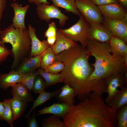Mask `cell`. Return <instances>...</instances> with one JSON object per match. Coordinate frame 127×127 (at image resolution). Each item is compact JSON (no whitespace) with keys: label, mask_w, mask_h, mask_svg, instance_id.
I'll return each instance as SVG.
<instances>
[{"label":"cell","mask_w":127,"mask_h":127,"mask_svg":"<svg viewBox=\"0 0 127 127\" xmlns=\"http://www.w3.org/2000/svg\"><path fill=\"white\" fill-rule=\"evenodd\" d=\"M116 112L102 96L90 97L72 106L63 119L67 127H115Z\"/></svg>","instance_id":"obj_2"},{"label":"cell","mask_w":127,"mask_h":127,"mask_svg":"<svg viewBox=\"0 0 127 127\" xmlns=\"http://www.w3.org/2000/svg\"><path fill=\"white\" fill-rule=\"evenodd\" d=\"M60 89V92L56 98L59 102L74 105L75 96L73 88L68 84H65Z\"/></svg>","instance_id":"obj_21"},{"label":"cell","mask_w":127,"mask_h":127,"mask_svg":"<svg viewBox=\"0 0 127 127\" xmlns=\"http://www.w3.org/2000/svg\"><path fill=\"white\" fill-rule=\"evenodd\" d=\"M11 93L13 96L28 103L33 101L34 98L31 91L21 83L11 86Z\"/></svg>","instance_id":"obj_19"},{"label":"cell","mask_w":127,"mask_h":127,"mask_svg":"<svg viewBox=\"0 0 127 127\" xmlns=\"http://www.w3.org/2000/svg\"><path fill=\"white\" fill-rule=\"evenodd\" d=\"M4 105L3 102H0V120L4 121Z\"/></svg>","instance_id":"obj_39"},{"label":"cell","mask_w":127,"mask_h":127,"mask_svg":"<svg viewBox=\"0 0 127 127\" xmlns=\"http://www.w3.org/2000/svg\"><path fill=\"white\" fill-rule=\"evenodd\" d=\"M64 64L62 62L55 61L47 68L44 70L48 73L54 74H59L64 67Z\"/></svg>","instance_id":"obj_31"},{"label":"cell","mask_w":127,"mask_h":127,"mask_svg":"<svg viewBox=\"0 0 127 127\" xmlns=\"http://www.w3.org/2000/svg\"><path fill=\"white\" fill-rule=\"evenodd\" d=\"M76 6L89 24L102 23L103 18L98 6L90 0H75Z\"/></svg>","instance_id":"obj_7"},{"label":"cell","mask_w":127,"mask_h":127,"mask_svg":"<svg viewBox=\"0 0 127 127\" xmlns=\"http://www.w3.org/2000/svg\"><path fill=\"white\" fill-rule=\"evenodd\" d=\"M108 104L117 111L123 106L127 105V86L119 90Z\"/></svg>","instance_id":"obj_22"},{"label":"cell","mask_w":127,"mask_h":127,"mask_svg":"<svg viewBox=\"0 0 127 127\" xmlns=\"http://www.w3.org/2000/svg\"><path fill=\"white\" fill-rule=\"evenodd\" d=\"M39 75L38 71H34L26 73L23 75L21 83L31 91L36 76Z\"/></svg>","instance_id":"obj_30"},{"label":"cell","mask_w":127,"mask_h":127,"mask_svg":"<svg viewBox=\"0 0 127 127\" xmlns=\"http://www.w3.org/2000/svg\"><path fill=\"white\" fill-rule=\"evenodd\" d=\"M118 127H127V105H124L117 111Z\"/></svg>","instance_id":"obj_29"},{"label":"cell","mask_w":127,"mask_h":127,"mask_svg":"<svg viewBox=\"0 0 127 127\" xmlns=\"http://www.w3.org/2000/svg\"><path fill=\"white\" fill-rule=\"evenodd\" d=\"M56 36L47 38V42L50 47L53 45L55 44L56 40Z\"/></svg>","instance_id":"obj_40"},{"label":"cell","mask_w":127,"mask_h":127,"mask_svg":"<svg viewBox=\"0 0 127 127\" xmlns=\"http://www.w3.org/2000/svg\"><path fill=\"white\" fill-rule=\"evenodd\" d=\"M28 1L30 3H34L37 5L42 3L49 4V3L47 0H28Z\"/></svg>","instance_id":"obj_38"},{"label":"cell","mask_w":127,"mask_h":127,"mask_svg":"<svg viewBox=\"0 0 127 127\" xmlns=\"http://www.w3.org/2000/svg\"><path fill=\"white\" fill-rule=\"evenodd\" d=\"M36 11L38 17L40 20L49 22L51 19H56L59 20V25L61 27L64 26L69 19L68 16L53 4L42 3L37 5Z\"/></svg>","instance_id":"obj_6"},{"label":"cell","mask_w":127,"mask_h":127,"mask_svg":"<svg viewBox=\"0 0 127 127\" xmlns=\"http://www.w3.org/2000/svg\"><path fill=\"white\" fill-rule=\"evenodd\" d=\"M37 75L36 76L32 91L36 93H40L46 88L45 82L43 79Z\"/></svg>","instance_id":"obj_32"},{"label":"cell","mask_w":127,"mask_h":127,"mask_svg":"<svg viewBox=\"0 0 127 127\" xmlns=\"http://www.w3.org/2000/svg\"><path fill=\"white\" fill-rule=\"evenodd\" d=\"M111 53L122 59L127 55L126 43L120 38L113 36L108 42Z\"/></svg>","instance_id":"obj_18"},{"label":"cell","mask_w":127,"mask_h":127,"mask_svg":"<svg viewBox=\"0 0 127 127\" xmlns=\"http://www.w3.org/2000/svg\"><path fill=\"white\" fill-rule=\"evenodd\" d=\"M42 55V53L34 56L25 57L22 61L16 71L23 75L35 71L40 67Z\"/></svg>","instance_id":"obj_15"},{"label":"cell","mask_w":127,"mask_h":127,"mask_svg":"<svg viewBox=\"0 0 127 127\" xmlns=\"http://www.w3.org/2000/svg\"><path fill=\"white\" fill-rule=\"evenodd\" d=\"M108 95L105 102L108 104L119 91L127 86V74L126 73L112 74L105 79Z\"/></svg>","instance_id":"obj_8"},{"label":"cell","mask_w":127,"mask_h":127,"mask_svg":"<svg viewBox=\"0 0 127 127\" xmlns=\"http://www.w3.org/2000/svg\"><path fill=\"white\" fill-rule=\"evenodd\" d=\"M41 68L45 70L56 61V55L50 46L42 53Z\"/></svg>","instance_id":"obj_26"},{"label":"cell","mask_w":127,"mask_h":127,"mask_svg":"<svg viewBox=\"0 0 127 127\" xmlns=\"http://www.w3.org/2000/svg\"><path fill=\"white\" fill-rule=\"evenodd\" d=\"M55 44L51 47L56 55L64 51L73 47L77 43L67 37L57 29Z\"/></svg>","instance_id":"obj_14"},{"label":"cell","mask_w":127,"mask_h":127,"mask_svg":"<svg viewBox=\"0 0 127 127\" xmlns=\"http://www.w3.org/2000/svg\"><path fill=\"white\" fill-rule=\"evenodd\" d=\"M12 98L4 99L3 101L4 105V121H6L11 127L13 126V117L11 107Z\"/></svg>","instance_id":"obj_28"},{"label":"cell","mask_w":127,"mask_h":127,"mask_svg":"<svg viewBox=\"0 0 127 127\" xmlns=\"http://www.w3.org/2000/svg\"><path fill=\"white\" fill-rule=\"evenodd\" d=\"M10 5L13 9L14 13L12 20L13 26L15 28L26 29L25 18L30 5L27 4L22 7L16 2L11 3Z\"/></svg>","instance_id":"obj_13"},{"label":"cell","mask_w":127,"mask_h":127,"mask_svg":"<svg viewBox=\"0 0 127 127\" xmlns=\"http://www.w3.org/2000/svg\"><path fill=\"white\" fill-rule=\"evenodd\" d=\"M90 55L95 58L94 69L90 81L105 79L114 74L125 73L127 68L122 59L111 52L108 42L101 43L88 40L86 47Z\"/></svg>","instance_id":"obj_3"},{"label":"cell","mask_w":127,"mask_h":127,"mask_svg":"<svg viewBox=\"0 0 127 127\" xmlns=\"http://www.w3.org/2000/svg\"><path fill=\"white\" fill-rule=\"evenodd\" d=\"M57 29L55 23L52 22L49 24L48 27L44 33V36L46 37L56 36Z\"/></svg>","instance_id":"obj_33"},{"label":"cell","mask_w":127,"mask_h":127,"mask_svg":"<svg viewBox=\"0 0 127 127\" xmlns=\"http://www.w3.org/2000/svg\"><path fill=\"white\" fill-rule=\"evenodd\" d=\"M103 24L111 32L113 36L117 37L127 42V18L112 20L104 17Z\"/></svg>","instance_id":"obj_9"},{"label":"cell","mask_w":127,"mask_h":127,"mask_svg":"<svg viewBox=\"0 0 127 127\" xmlns=\"http://www.w3.org/2000/svg\"><path fill=\"white\" fill-rule=\"evenodd\" d=\"M28 30L31 40V49L29 57L40 55L50 46L47 40L41 41L38 38L36 29L30 24L28 25Z\"/></svg>","instance_id":"obj_12"},{"label":"cell","mask_w":127,"mask_h":127,"mask_svg":"<svg viewBox=\"0 0 127 127\" xmlns=\"http://www.w3.org/2000/svg\"><path fill=\"white\" fill-rule=\"evenodd\" d=\"M60 91V89L50 92L44 91L39 93L38 97L33 101L31 108L25 115V117L28 118L30 116L32 111L37 107L41 105L49 100L56 98Z\"/></svg>","instance_id":"obj_20"},{"label":"cell","mask_w":127,"mask_h":127,"mask_svg":"<svg viewBox=\"0 0 127 127\" xmlns=\"http://www.w3.org/2000/svg\"><path fill=\"white\" fill-rule=\"evenodd\" d=\"M60 117L52 115L49 117L45 118L41 121L42 127H67L64 122L62 121Z\"/></svg>","instance_id":"obj_27"},{"label":"cell","mask_w":127,"mask_h":127,"mask_svg":"<svg viewBox=\"0 0 127 127\" xmlns=\"http://www.w3.org/2000/svg\"><path fill=\"white\" fill-rule=\"evenodd\" d=\"M2 29H1V27H0V34L1 33V32H2Z\"/></svg>","instance_id":"obj_42"},{"label":"cell","mask_w":127,"mask_h":127,"mask_svg":"<svg viewBox=\"0 0 127 127\" xmlns=\"http://www.w3.org/2000/svg\"><path fill=\"white\" fill-rule=\"evenodd\" d=\"M36 109H34L32 111L31 114L27 118V127H39L36 118Z\"/></svg>","instance_id":"obj_35"},{"label":"cell","mask_w":127,"mask_h":127,"mask_svg":"<svg viewBox=\"0 0 127 127\" xmlns=\"http://www.w3.org/2000/svg\"><path fill=\"white\" fill-rule=\"evenodd\" d=\"M39 75H41L45 81L46 88L51 86L63 82L60 74H54L46 72L41 68L38 71Z\"/></svg>","instance_id":"obj_25"},{"label":"cell","mask_w":127,"mask_h":127,"mask_svg":"<svg viewBox=\"0 0 127 127\" xmlns=\"http://www.w3.org/2000/svg\"><path fill=\"white\" fill-rule=\"evenodd\" d=\"M57 7L64 9L67 12H71L79 16L81 14L77 8L75 0H49Z\"/></svg>","instance_id":"obj_24"},{"label":"cell","mask_w":127,"mask_h":127,"mask_svg":"<svg viewBox=\"0 0 127 127\" xmlns=\"http://www.w3.org/2000/svg\"><path fill=\"white\" fill-rule=\"evenodd\" d=\"M98 6L101 14L104 17L116 20L127 18L126 11L117 3L108 4Z\"/></svg>","instance_id":"obj_11"},{"label":"cell","mask_w":127,"mask_h":127,"mask_svg":"<svg viewBox=\"0 0 127 127\" xmlns=\"http://www.w3.org/2000/svg\"><path fill=\"white\" fill-rule=\"evenodd\" d=\"M23 75L14 69L7 73L0 74V88L6 90L10 87L20 83Z\"/></svg>","instance_id":"obj_17"},{"label":"cell","mask_w":127,"mask_h":127,"mask_svg":"<svg viewBox=\"0 0 127 127\" xmlns=\"http://www.w3.org/2000/svg\"><path fill=\"white\" fill-rule=\"evenodd\" d=\"M121 4L124 6L126 7L127 6V0H119Z\"/></svg>","instance_id":"obj_41"},{"label":"cell","mask_w":127,"mask_h":127,"mask_svg":"<svg viewBox=\"0 0 127 127\" xmlns=\"http://www.w3.org/2000/svg\"><path fill=\"white\" fill-rule=\"evenodd\" d=\"M11 52L6 47L0 43V64L6 60Z\"/></svg>","instance_id":"obj_34"},{"label":"cell","mask_w":127,"mask_h":127,"mask_svg":"<svg viewBox=\"0 0 127 127\" xmlns=\"http://www.w3.org/2000/svg\"><path fill=\"white\" fill-rule=\"evenodd\" d=\"M89 53L86 48L77 44L75 46L56 55V61L65 65L60 74L63 82L72 87L75 96L82 101L90 97L102 96L106 92L104 80L90 81L93 70L88 62Z\"/></svg>","instance_id":"obj_1"},{"label":"cell","mask_w":127,"mask_h":127,"mask_svg":"<svg viewBox=\"0 0 127 127\" xmlns=\"http://www.w3.org/2000/svg\"><path fill=\"white\" fill-rule=\"evenodd\" d=\"M96 5H100L110 3H117V0H90Z\"/></svg>","instance_id":"obj_36"},{"label":"cell","mask_w":127,"mask_h":127,"mask_svg":"<svg viewBox=\"0 0 127 127\" xmlns=\"http://www.w3.org/2000/svg\"><path fill=\"white\" fill-rule=\"evenodd\" d=\"M0 43L3 45L9 43L12 46L11 52L14 58L11 67L12 70L17 67L30 52L31 40L28 30L15 28L12 24L2 31Z\"/></svg>","instance_id":"obj_4"},{"label":"cell","mask_w":127,"mask_h":127,"mask_svg":"<svg viewBox=\"0 0 127 127\" xmlns=\"http://www.w3.org/2000/svg\"><path fill=\"white\" fill-rule=\"evenodd\" d=\"M28 103L13 96L11 107L14 121L17 120L24 113Z\"/></svg>","instance_id":"obj_23"},{"label":"cell","mask_w":127,"mask_h":127,"mask_svg":"<svg viewBox=\"0 0 127 127\" xmlns=\"http://www.w3.org/2000/svg\"><path fill=\"white\" fill-rule=\"evenodd\" d=\"M7 0H0V23L1 22L4 11L6 6Z\"/></svg>","instance_id":"obj_37"},{"label":"cell","mask_w":127,"mask_h":127,"mask_svg":"<svg viewBox=\"0 0 127 127\" xmlns=\"http://www.w3.org/2000/svg\"><path fill=\"white\" fill-rule=\"evenodd\" d=\"M102 24H89L87 31L88 40H93L101 43L108 42L113 35Z\"/></svg>","instance_id":"obj_10"},{"label":"cell","mask_w":127,"mask_h":127,"mask_svg":"<svg viewBox=\"0 0 127 127\" xmlns=\"http://www.w3.org/2000/svg\"><path fill=\"white\" fill-rule=\"evenodd\" d=\"M79 17L77 22L71 27L58 30L67 37L76 42H79L82 46L86 48L88 40L87 31L89 23L81 14Z\"/></svg>","instance_id":"obj_5"},{"label":"cell","mask_w":127,"mask_h":127,"mask_svg":"<svg viewBox=\"0 0 127 127\" xmlns=\"http://www.w3.org/2000/svg\"><path fill=\"white\" fill-rule=\"evenodd\" d=\"M71 106L65 103H54L49 106L45 107L43 109L38 110L37 115H40L45 114H52L63 119Z\"/></svg>","instance_id":"obj_16"}]
</instances>
